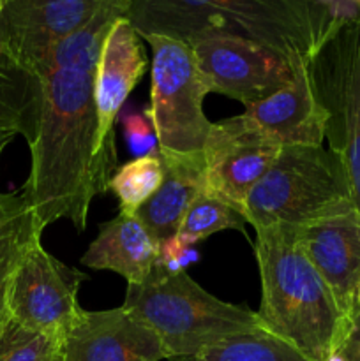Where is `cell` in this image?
<instances>
[{
  "instance_id": "obj_1",
  "label": "cell",
  "mask_w": 360,
  "mask_h": 361,
  "mask_svg": "<svg viewBox=\"0 0 360 361\" xmlns=\"http://www.w3.org/2000/svg\"><path fill=\"white\" fill-rule=\"evenodd\" d=\"M129 0H106L76 34L52 48L34 73L37 122L30 147V173L20 192L42 229L67 219L87 228L92 200L102 194L97 176L95 73L102 42Z\"/></svg>"
},
{
  "instance_id": "obj_2",
  "label": "cell",
  "mask_w": 360,
  "mask_h": 361,
  "mask_svg": "<svg viewBox=\"0 0 360 361\" xmlns=\"http://www.w3.org/2000/svg\"><path fill=\"white\" fill-rule=\"evenodd\" d=\"M339 0H129L140 35L193 41L226 34L265 46L292 63L307 60L341 21L355 18Z\"/></svg>"
},
{
  "instance_id": "obj_3",
  "label": "cell",
  "mask_w": 360,
  "mask_h": 361,
  "mask_svg": "<svg viewBox=\"0 0 360 361\" xmlns=\"http://www.w3.org/2000/svg\"><path fill=\"white\" fill-rule=\"evenodd\" d=\"M261 281L258 310L268 334L288 342L307 361H327L341 349L353 321L342 314L299 242L295 228L254 229Z\"/></svg>"
},
{
  "instance_id": "obj_4",
  "label": "cell",
  "mask_w": 360,
  "mask_h": 361,
  "mask_svg": "<svg viewBox=\"0 0 360 361\" xmlns=\"http://www.w3.org/2000/svg\"><path fill=\"white\" fill-rule=\"evenodd\" d=\"M124 307L157 334L169 361L193 356L235 335L267 331L256 312L215 298L187 271H152L141 284H127Z\"/></svg>"
},
{
  "instance_id": "obj_5",
  "label": "cell",
  "mask_w": 360,
  "mask_h": 361,
  "mask_svg": "<svg viewBox=\"0 0 360 361\" xmlns=\"http://www.w3.org/2000/svg\"><path fill=\"white\" fill-rule=\"evenodd\" d=\"M355 208L341 161L323 147H281L247 194L244 217L254 229L304 228Z\"/></svg>"
},
{
  "instance_id": "obj_6",
  "label": "cell",
  "mask_w": 360,
  "mask_h": 361,
  "mask_svg": "<svg viewBox=\"0 0 360 361\" xmlns=\"http://www.w3.org/2000/svg\"><path fill=\"white\" fill-rule=\"evenodd\" d=\"M306 67L325 113V140L344 168L360 214V16L341 21Z\"/></svg>"
},
{
  "instance_id": "obj_7",
  "label": "cell",
  "mask_w": 360,
  "mask_h": 361,
  "mask_svg": "<svg viewBox=\"0 0 360 361\" xmlns=\"http://www.w3.org/2000/svg\"><path fill=\"white\" fill-rule=\"evenodd\" d=\"M152 48L150 108L159 155L191 157L205 150L212 122L203 113L208 88L198 69L193 48L168 35H140Z\"/></svg>"
},
{
  "instance_id": "obj_8",
  "label": "cell",
  "mask_w": 360,
  "mask_h": 361,
  "mask_svg": "<svg viewBox=\"0 0 360 361\" xmlns=\"http://www.w3.org/2000/svg\"><path fill=\"white\" fill-rule=\"evenodd\" d=\"M85 275L32 243L14 270L7 291V312L23 328L62 342L80 314L78 289Z\"/></svg>"
},
{
  "instance_id": "obj_9",
  "label": "cell",
  "mask_w": 360,
  "mask_h": 361,
  "mask_svg": "<svg viewBox=\"0 0 360 361\" xmlns=\"http://www.w3.org/2000/svg\"><path fill=\"white\" fill-rule=\"evenodd\" d=\"M193 48L198 69L208 94H222L244 106L263 101L295 78L296 66L265 46L226 34L194 37Z\"/></svg>"
},
{
  "instance_id": "obj_10",
  "label": "cell",
  "mask_w": 360,
  "mask_h": 361,
  "mask_svg": "<svg viewBox=\"0 0 360 361\" xmlns=\"http://www.w3.org/2000/svg\"><path fill=\"white\" fill-rule=\"evenodd\" d=\"M143 39L127 16L119 18L109 28L95 73V113H97V176L102 194L116 171L115 120L148 66Z\"/></svg>"
},
{
  "instance_id": "obj_11",
  "label": "cell",
  "mask_w": 360,
  "mask_h": 361,
  "mask_svg": "<svg viewBox=\"0 0 360 361\" xmlns=\"http://www.w3.org/2000/svg\"><path fill=\"white\" fill-rule=\"evenodd\" d=\"M279 152L281 145L244 113L212 123L203 150L207 190L244 214L247 194Z\"/></svg>"
},
{
  "instance_id": "obj_12",
  "label": "cell",
  "mask_w": 360,
  "mask_h": 361,
  "mask_svg": "<svg viewBox=\"0 0 360 361\" xmlns=\"http://www.w3.org/2000/svg\"><path fill=\"white\" fill-rule=\"evenodd\" d=\"M106 0H11L0 13L4 59L34 76L59 42L76 34Z\"/></svg>"
},
{
  "instance_id": "obj_13",
  "label": "cell",
  "mask_w": 360,
  "mask_h": 361,
  "mask_svg": "<svg viewBox=\"0 0 360 361\" xmlns=\"http://www.w3.org/2000/svg\"><path fill=\"white\" fill-rule=\"evenodd\" d=\"M64 361L168 360L161 338L126 307L80 310L62 341Z\"/></svg>"
},
{
  "instance_id": "obj_14",
  "label": "cell",
  "mask_w": 360,
  "mask_h": 361,
  "mask_svg": "<svg viewBox=\"0 0 360 361\" xmlns=\"http://www.w3.org/2000/svg\"><path fill=\"white\" fill-rule=\"evenodd\" d=\"M313 267L330 288L339 309L349 321L359 314L360 214L356 208L295 228Z\"/></svg>"
},
{
  "instance_id": "obj_15",
  "label": "cell",
  "mask_w": 360,
  "mask_h": 361,
  "mask_svg": "<svg viewBox=\"0 0 360 361\" xmlns=\"http://www.w3.org/2000/svg\"><path fill=\"white\" fill-rule=\"evenodd\" d=\"M244 108V115L281 147H323L325 113L314 97L306 60L296 66L295 78L286 87Z\"/></svg>"
},
{
  "instance_id": "obj_16",
  "label": "cell",
  "mask_w": 360,
  "mask_h": 361,
  "mask_svg": "<svg viewBox=\"0 0 360 361\" xmlns=\"http://www.w3.org/2000/svg\"><path fill=\"white\" fill-rule=\"evenodd\" d=\"M159 245L138 215L119 214L99 226L97 236L81 256V264L115 271L127 284H141L154 271Z\"/></svg>"
},
{
  "instance_id": "obj_17",
  "label": "cell",
  "mask_w": 360,
  "mask_h": 361,
  "mask_svg": "<svg viewBox=\"0 0 360 361\" xmlns=\"http://www.w3.org/2000/svg\"><path fill=\"white\" fill-rule=\"evenodd\" d=\"M164 168V180L157 192L138 210L148 231L159 243L173 238L179 231L182 219L193 201L207 190L205 180V157H175L159 155Z\"/></svg>"
},
{
  "instance_id": "obj_18",
  "label": "cell",
  "mask_w": 360,
  "mask_h": 361,
  "mask_svg": "<svg viewBox=\"0 0 360 361\" xmlns=\"http://www.w3.org/2000/svg\"><path fill=\"white\" fill-rule=\"evenodd\" d=\"M34 210L23 194L0 192V330L11 319L7 312V291L14 270L32 243L42 235Z\"/></svg>"
},
{
  "instance_id": "obj_19",
  "label": "cell",
  "mask_w": 360,
  "mask_h": 361,
  "mask_svg": "<svg viewBox=\"0 0 360 361\" xmlns=\"http://www.w3.org/2000/svg\"><path fill=\"white\" fill-rule=\"evenodd\" d=\"M37 122V81L7 60L0 62V123L16 129L27 143Z\"/></svg>"
},
{
  "instance_id": "obj_20",
  "label": "cell",
  "mask_w": 360,
  "mask_h": 361,
  "mask_svg": "<svg viewBox=\"0 0 360 361\" xmlns=\"http://www.w3.org/2000/svg\"><path fill=\"white\" fill-rule=\"evenodd\" d=\"M173 361H307L288 342L268 331L235 335L201 349L187 358Z\"/></svg>"
},
{
  "instance_id": "obj_21",
  "label": "cell",
  "mask_w": 360,
  "mask_h": 361,
  "mask_svg": "<svg viewBox=\"0 0 360 361\" xmlns=\"http://www.w3.org/2000/svg\"><path fill=\"white\" fill-rule=\"evenodd\" d=\"M164 168L159 154L136 157L116 168L109 180V190L119 200L120 214L136 215L138 210L162 185Z\"/></svg>"
},
{
  "instance_id": "obj_22",
  "label": "cell",
  "mask_w": 360,
  "mask_h": 361,
  "mask_svg": "<svg viewBox=\"0 0 360 361\" xmlns=\"http://www.w3.org/2000/svg\"><path fill=\"white\" fill-rule=\"evenodd\" d=\"M246 224L247 221L242 212L205 190L186 212L175 236L180 242L196 247V243L201 240L219 231H226V229H239L246 233Z\"/></svg>"
},
{
  "instance_id": "obj_23",
  "label": "cell",
  "mask_w": 360,
  "mask_h": 361,
  "mask_svg": "<svg viewBox=\"0 0 360 361\" xmlns=\"http://www.w3.org/2000/svg\"><path fill=\"white\" fill-rule=\"evenodd\" d=\"M60 349V341L27 330L13 319L0 330V361H49Z\"/></svg>"
},
{
  "instance_id": "obj_24",
  "label": "cell",
  "mask_w": 360,
  "mask_h": 361,
  "mask_svg": "<svg viewBox=\"0 0 360 361\" xmlns=\"http://www.w3.org/2000/svg\"><path fill=\"white\" fill-rule=\"evenodd\" d=\"M124 136H126L127 147L131 154L136 157H145V155L159 154L157 137H155L154 127L147 115L129 111L122 116Z\"/></svg>"
},
{
  "instance_id": "obj_25",
  "label": "cell",
  "mask_w": 360,
  "mask_h": 361,
  "mask_svg": "<svg viewBox=\"0 0 360 361\" xmlns=\"http://www.w3.org/2000/svg\"><path fill=\"white\" fill-rule=\"evenodd\" d=\"M198 259H200V252L196 250V247L187 245V243L180 242L176 236H173L159 245V257L155 261L154 274H182L189 264L196 263Z\"/></svg>"
},
{
  "instance_id": "obj_26",
  "label": "cell",
  "mask_w": 360,
  "mask_h": 361,
  "mask_svg": "<svg viewBox=\"0 0 360 361\" xmlns=\"http://www.w3.org/2000/svg\"><path fill=\"white\" fill-rule=\"evenodd\" d=\"M337 353H341L346 361H360V310L353 319L352 330H349L344 344Z\"/></svg>"
},
{
  "instance_id": "obj_27",
  "label": "cell",
  "mask_w": 360,
  "mask_h": 361,
  "mask_svg": "<svg viewBox=\"0 0 360 361\" xmlns=\"http://www.w3.org/2000/svg\"><path fill=\"white\" fill-rule=\"evenodd\" d=\"M18 134L20 133H18L16 129H13V127H9V126H2V123H0V155H2L4 150H6V148L13 143L14 137H16Z\"/></svg>"
},
{
  "instance_id": "obj_28",
  "label": "cell",
  "mask_w": 360,
  "mask_h": 361,
  "mask_svg": "<svg viewBox=\"0 0 360 361\" xmlns=\"http://www.w3.org/2000/svg\"><path fill=\"white\" fill-rule=\"evenodd\" d=\"M339 2L348 7L353 14L360 16V0H339Z\"/></svg>"
},
{
  "instance_id": "obj_29",
  "label": "cell",
  "mask_w": 360,
  "mask_h": 361,
  "mask_svg": "<svg viewBox=\"0 0 360 361\" xmlns=\"http://www.w3.org/2000/svg\"><path fill=\"white\" fill-rule=\"evenodd\" d=\"M327 361H346V358L341 355V353H334V355H332Z\"/></svg>"
},
{
  "instance_id": "obj_30",
  "label": "cell",
  "mask_w": 360,
  "mask_h": 361,
  "mask_svg": "<svg viewBox=\"0 0 360 361\" xmlns=\"http://www.w3.org/2000/svg\"><path fill=\"white\" fill-rule=\"evenodd\" d=\"M49 361H64V360H62V353H56V355L53 356V358L49 360Z\"/></svg>"
},
{
  "instance_id": "obj_31",
  "label": "cell",
  "mask_w": 360,
  "mask_h": 361,
  "mask_svg": "<svg viewBox=\"0 0 360 361\" xmlns=\"http://www.w3.org/2000/svg\"><path fill=\"white\" fill-rule=\"evenodd\" d=\"M9 2H11V0H0V13H2V9H4V7H6Z\"/></svg>"
},
{
  "instance_id": "obj_32",
  "label": "cell",
  "mask_w": 360,
  "mask_h": 361,
  "mask_svg": "<svg viewBox=\"0 0 360 361\" xmlns=\"http://www.w3.org/2000/svg\"><path fill=\"white\" fill-rule=\"evenodd\" d=\"M356 305H359V310H360V284H359V295H356Z\"/></svg>"
},
{
  "instance_id": "obj_33",
  "label": "cell",
  "mask_w": 360,
  "mask_h": 361,
  "mask_svg": "<svg viewBox=\"0 0 360 361\" xmlns=\"http://www.w3.org/2000/svg\"><path fill=\"white\" fill-rule=\"evenodd\" d=\"M2 60H6V59H4V51H2V46H0V62H2Z\"/></svg>"
}]
</instances>
